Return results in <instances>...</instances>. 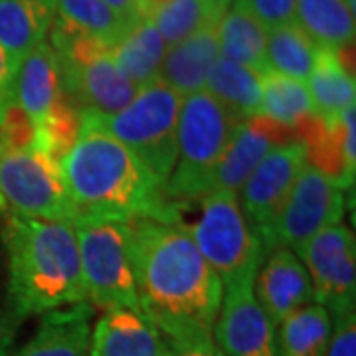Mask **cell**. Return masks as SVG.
<instances>
[{"label":"cell","instance_id":"1","mask_svg":"<svg viewBox=\"0 0 356 356\" xmlns=\"http://www.w3.org/2000/svg\"><path fill=\"white\" fill-rule=\"evenodd\" d=\"M140 311L170 348L214 343L224 285L184 229L165 220L127 222Z\"/></svg>","mask_w":356,"mask_h":356},{"label":"cell","instance_id":"2","mask_svg":"<svg viewBox=\"0 0 356 356\" xmlns=\"http://www.w3.org/2000/svg\"><path fill=\"white\" fill-rule=\"evenodd\" d=\"M58 163L74 226L165 216V186L95 113H81L79 133Z\"/></svg>","mask_w":356,"mask_h":356},{"label":"cell","instance_id":"3","mask_svg":"<svg viewBox=\"0 0 356 356\" xmlns=\"http://www.w3.org/2000/svg\"><path fill=\"white\" fill-rule=\"evenodd\" d=\"M2 240L8 254L6 305L18 323L88 301L72 222L4 214Z\"/></svg>","mask_w":356,"mask_h":356},{"label":"cell","instance_id":"4","mask_svg":"<svg viewBox=\"0 0 356 356\" xmlns=\"http://www.w3.org/2000/svg\"><path fill=\"white\" fill-rule=\"evenodd\" d=\"M163 220L177 224L191 236L224 289L254 287L266 252L257 232L243 216L236 192L214 191L194 200H168Z\"/></svg>","mask_w":356,"mask_h":356},{"label":"cell","instance_id":"5","mask_svg":"<svg viewBox=\"0 0 356 356\" xmlns=\"http://www.w3.org/2000/svg\"><path fill=\"white\" fill-rule=\"evenodd\" d=\"M242 121L200 89L182 99L178 117L177 163L165 184L170 202L194 200L212 192L214 175Z\"/></svg>","mask_w":356,"mask_h":356},{"label":"cell","instance_id":"6","mask_svg":"<svg viewBox=\"0 0 356 356\" xmlns=\"http://www.w3.org/2000/svg\"><path fill=\"white\" fill-rule=\"evenodd\" d=\"M182 95L163 79L137 91L127 107L113 115H97L109 133L139 159L163 186L177 163L178 117Z\"/></svg>","mask_w":356,"mask_h":356},{"label":"cell","instance_id":"7","mask_svg":"<svg viewBox=\"0 0 356 356\" xmlns=\"http://www.w3.org/2000/svg\"><path fill=\"white\" fill-rule=\"evenodd\" d=\"M48 42L58 56L64 95L79 113L113 115L137 95L139 89L121 76L103 42L58 30H50Z\"/></svg>","mask_w":356,"mask_h":356},{"label":"cell","instance_id":"8","mask_svg":"<svg viewBox=\"0 0 356 356\" xmlns=\"http://www.w3.org/2000/svg\"><path fill=\"white\" fill-rule=\"evenodd\" d=\"M0 212L34 220H76L56 156L32 145L0 143Z\"/></svg>","mask_w":356,"mask_h":356},{"label":"cell","instance_id":"9","mask_svg":"<svg viewBox=\"0 0 356 356\" xmlns=\"http://www.w3.org/2000/svg\"><path fill=\"white\" fill-rule=\"evenodd\" d=\"M86 299L93 309H140L129 255L127 222L76 226Z\"/></svg>","mask_w":356,"mask_h":356},{"label":"cell","instance_id":"10","mask_svg":"<svg viewBox=\"0 0 356 356\" xmlns=\"http://www.w3.org/2000/svg\"><path fill=\"white\" fill-rule=\"evenodd\" d=\"M344 191L307 163L275 224L264 238V252L287 248L297 252L325 228L343 224Z\"/></svg>","mask_w":356,"mask_h":356},{"label":"cell","instance_id":"11","mask_svg":"<svg viewBox=\"0 0 356 356\" xmlns=\"http://www.w3.org/2000/svg\"><path fill=\"white\" fill-rule=\"evenodd\" d=\"M295 254L309 273L317 305L325 307L331 317L355 311L356 243L350 229L344 224L325 228Z\"/></svg>","mask_w":356,"mask_h":356},{"label":"cell","instance_id":"12","mask_svg":"<svg viewBox=\"0 0 356 356\" xmlns=\"http://www.w3.org/2000/svg\"><path fill=\"white\" fill-rule=\"evenodd\" d=\"M307 163L305 143L289 140L267 154L242 184L238 202L261 242L281 214Z\"/></svg>","mask_w":356,"mask_h":356},{"label":"cell","instance_id":"13","mask_svg":"<svg viewBox=\"0 0 356 356\" xmlns=\"http://www.w3.org/2000/svg\"><path fill=\"white\" fill-rule=\"evenodd\" d=\"M214 344L222 356H277L275 327L257 303L252 285L224 289Z\"/></svg>","mask_w":356,"mask_h":356},{"label":"cell","instance_id":"14","mask_svg":"<svg viewBox=\"0 0 356 356\" xmlns=\"http://www.w3.org/2000/svg\"><path fill=\"white\" fill-rule=\"evenodd\" d=\"M65 99L58 56L46 40L22 58L14 83V105L30 123L34 140L46 133Z\"/></svg>","mask_w":356,"mask_h":356},{"label":"cell","instance_id":"15","mask_svg":"<svg viewBox=\"0 0 356 356\" xmlns=\"http://www.w3.org/2000/svg\"><path fill=\"white\" fill-rule=\"evenodd\" d=\"M254 295L273 327L315 303L305 266L299 255L287 248L267 252L255 275Z\"/></svg>","mask_w":356,"mask_h":356},{"label":"cell","instance_id":"16","mask_svg":"<svg viewBox=\"0 0 356 356\" xmlns=\"http://www.w3.org/2000/svg\"><path fill=\"white\" fill-rule=\"evenodd\" d=\"M297 133L305 143L309 165L334 180L343 191L353 188L356 170V105L334 119L311 115L299 125Z\"/></svg>","mask_w":356,"mask_h":356},{"label":"cell","instance_id":"17","mask_svg":"<svg viewBox=\"0 0 356 356\" xmlns=\"http://www.w3.org/2000/svg\"><path fill=\"white\" fill-rule=\"evenodd\" d=\"M295 139H299L297 131L283 127L264 115H255L242 121L229 149L218 165L212 192L229 191L238 194L243 182L267 154Z\"/></svg>","mask_w":356,"mask_h":356},{"label":"cell","instance_id":"18","mask_svg":"<svg viewBox=\"0 0 356 356\" xmlns=\"http://www.w3.org/2000/svg\"><path fill=\"white\" fill-rule=\"evenodd\" d=\"M163 332L140 309L105 311L91 325L89 356H168Z\"/></svg>","mask_w":356,"mask_h":356},{"label":"cell","instance_id":"19","mask_svg":"<svg viewBox=\"0 0 356 356\" xmlns=\"http://www.w3.org/2000/svg\"><path fill=\"white\" fill-rule=\"evenodd\" d=\"M93 313L88 301L44 313L32 339L13 356H89Z\"/></svg>","mask_w":356,"mask_h":356},{"label":"cell","instance_id":"20","mask_svg":"<svg viewBox=\"0 0 356 356\" xmlns=\"http://www.w3.org/2000/svg\"><path fill=\"white\" fill-rule=\"evenodd\" d=\"M218 56H220V46H218L216 26L204 28L200 32L192 34L191 38L182 40L175 46H168L159 79L177 89L182 97H186L204 89L206 76L218 60Z\"/></svg>","mask_w":356,"mask_h":356},{"label":"cell","instance_id":"21","mask_svg":"<svg viewBox=\"0 0 356 356\" xmlns=\"http://www.w3.org/2000/svg\"><path fill=\"white\" fill-rule=\"evenodd\" d=\"M166 50L168 46L159 34L151 14H145L111 46V56L121 76L140 89L159 79Z\"/></svg>","mask_w":356,"mask_h":356},{"label":"cell","instance_id":"22","mask_svg":"<svg viewBox=\"0 0 356 356\" xmlns=\"http://www.w3.org/2000/svg\"><path fill=\"white\" fill-rule=\"evenodd\" d=\"M305 83L315 115L321 119L341 117L348 107L356 105L355 72L348 67L343 48H318Z\"/></svg>","mask_w":356,"mask_h":356},{"label":"cell","instance_id":"23","mask_svg":"<svg viewBox=\"0 0 356 356\" xmlns=\"http://www.w3.org/2000/svg\"><path fill=\"white\" fill-rule=\"evenodd\" d=\"M58 0H0V46L22 62L50 36Z\"/></svg>","mask_w":356,"mask_h":356},{"label":"cell","instance_id":"24","mask_svg":"<svg viewBox=\"0 0 356 356\" xmlns=\"http://www.w3.org/2000/svg\"><path fill=\"white\" fill-rule=\"evenodd\" d=\"M261 76L259 72L245 65L232 62L224 56H218L212 64L204 89L224 105L229 113L236 115L240 121L259 115L261 105Z\"/></svg>","mask_w":356,"mask_h":356},{"label":"cell","instance_id":"25","mask_svg":"<svg viewBox=\"0 0 356 356\" xmlns=\"http://www.w3.org/2000/svg\"><path fill=\"white\" fill-rule=\"evenodd\" d=\"M295 14L317 48L341 50L355 44V8L346 0H295Z\"/></svg>","mask_w":356,"mask_h":356},{"label":"cell","instance_id":"26","mask_svg":"<svg viewBox=\"0 0 356 356\" xmlns=\"http://www.w3.org/2000/svg\"><path fill=\"white\" fill-rule=\"evenodd\" d=\"M220 56L259 74L267 70V30L243 8L229 4L216 24Z\"/></svg>","mask_w":356,"mask_h":356},{"label":"cell","instance_id":"27","mask_svg":"<svg viewBox=\"0 0 356 356\" xmlns=\"http://www.w3.org/2000/svg\"><path fill=\"white\" fill-rule=\"evenodd\" d=\"M129 26L103 0H58L51 30L89 36L113 46Z\"/></svg>","mask_w":356,"mask_h":356},{"label":"cell","instance_id":"28","mask_svg":"<svg viewBox=\"0 0 356 356\" xmlns=\"http://www.w3.org/2000/svg\"><path fill=\"white\" fill-rule=\"evenodd\" d=\"M331 331V315L325 307H303L275 327L277 356H327Z\"/></svg>","mask_w":356,"mask_h":356},{"label":"cell","instance_id":"29","mask_svg":"<svg viewBox=\"0 0 356 356\" xmlns=\"http://www.w3.org/2000/svg\"><path fill=\"white\" fill-rule=\"evenodd\" d=\"M259 115L297 131L311 115H315L313 102L305 81L267 70L261 76V105Z\"/></svg>","mask_w":356,"mask_h":356},{"label":"cell","instance_id":"30","mask_svg":"<svg viewBox=\"0 0 356 356\" xmlns=\"http://www.w3.org/2000/svg\"><path fill=\"white\" fill-rule=\"evenodd\" d=\"M224 13L214 0H168L149 14L166 46H175L204 28L216 26Z\"/></svg>","mask_w":356,"mask_h":356},{"label":"cell","instance_id":"31","mask_svg":"<svg viewBox=\"0 0 356 356\" xmlns=\"http://www.w3.org/2000/svg\"><path fill=\"white\" fill-rule=\"evenodd\" d=\"M317 50L313 40L297 22L267 30V67L277 74L307 81L315 64Z\"/></svg>","mask_w":356,"mask_h":356},{"label":"cell","instance_id":"32","mask_svg":"<svg viewBox=\"0 0 356 356\" xmlns=\"http://www.w3.org/2000/svg\"><path fill=\"white\" fill-rule=\"evenodd\" d=\"M232 4L252 14L266 30L297 22L295 0H232Z\"/></svg>","mask_w":356,"mask_h":356},{"label":"cell","instance_id":"33","mask_svg":"<svg viewBox=\"0 0 356 356\" xmlns=\"http://www.w3.org/2000/svg\"><path fill=\"white\" fill-rule=\"evenodd\" d=\"M332 331L327 356H356V313L331 317Z\"/></svg>","mask_w":356,"mask_h":356},{"label":"cell","instance_id":"34","mask_svg":"<svg viewBox=\"0 0 356 356\" xmlns=\"http://www.w3.org/2000/svg\"><path fill=\"white\" fill-rule=\"evenodd\" d=\"M20 62L0 46V129L14 109V83Z\"/></svg>","mask_w":356,"mask_h":356},{"label":"cell","instance_id":"35","mask_svg":"<svg viewBox=\"0 0 356 356\" xmlns=\"http://www.w3.org/2000/svg\"><path fill=\"white\" fill-rule=\"evenodd\" d=\"M127 26L135 24L145 14H149V8L145 0H103Z\"/></svg>","mask_w":356,"mask_h":356},{"label":"cell","instance_id":"36","mask_svg":"<svg viewBox=\"0 0 356 356\" xmlns=\"http://www.w3.org/2000/svg\"><path fill=\"white\" fill-rule=\"evenodd\" d=\"M20 323L13 317V313L8 311L6 301H0V356L10 355L14 337H16V327Z\"/></svg>","mask_w":356,"mask_h":356},{"label":"cell","instance_id":"37","mask_svg":"<svg viewBox=\"0 0 356 356\" xmlns=\"http://www.w3.org/2000/svg\"><path fill=\"white\" fill-rule=\"evenodd\" d=\"M168 356H222L214 343L196 344V346H184V348H170Z\"/></svg>","mask_w":356,"mask_h":356},{"label":"cell","instance_id":"38","mask_svg":"<svg viewBox=\"0 0 356 356\" xmlns=\"http://www.w3.org/2000/svg\"><path fill=\"white\" fill-rule=\"evenodd\" d=\"M168 0H145V4H147V8H149V13L156 8V6H161V4H165Z\"/></svg>","mask_w":356,"mask_h":356},{"label":"cell","instance_id":"39","mask_svg":"<svg viewBox=\"0 0 356 356\" xmlns=\"http://www.w3.org/2000/svg\"><path fill=\"white\" fill-rule=\"evenodd\" d=\"M214 2H216L220 8H224V10H228L229 4H232V0H214Z\"/></svg>","mask_w":356,"mask_h":356},{"label":"cell","instance_id":"40","mask_svg":"<svg viewBox=\"0 0 356 356\" xmlns=\"http://www.w3.org/2000/svg\"><path fill=\"white\" fill-rule=\"evenodd\" d=\"M346 2H348V4H350L353 8H356V0H346Z\"/></svg>","mask_w":356,"mask_h":356}]
</instances>
